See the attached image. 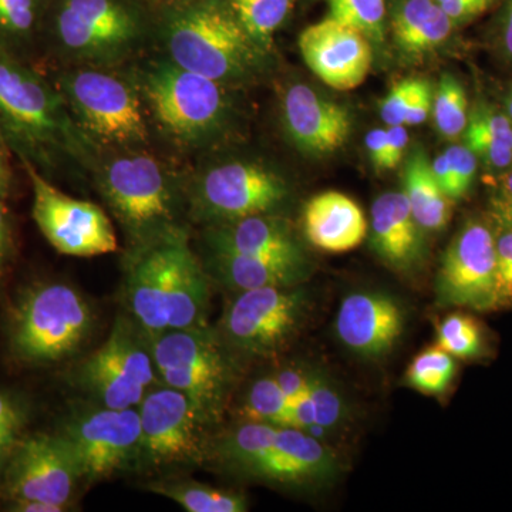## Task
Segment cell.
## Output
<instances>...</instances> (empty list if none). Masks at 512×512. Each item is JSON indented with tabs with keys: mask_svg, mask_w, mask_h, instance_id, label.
Masks as SVG:
<instances>
[{
	"mask_svg": "<svg viewBox=\"0 0 512 512\" xmlns=\"http://www.w3.org/2000/svg\"><path fill=\"white\" fill-rule=\"evenodd\" d=\"M0 136L45 177L92 173L103 151L74 121L55 84L0 46Z\"/></svg>",
	"mask_w": 512,
	"mask_h": 512,
	"instance_id": "6da1fadb",
	"label": "cell"
},
{
	"mask_svg": "<svg viewBox=\"0 0 512 512\" xmlns=\"http://www.w3.org/2000/svg\"><path fill=\"white\" fill-rule=\"evenodd\" d=\"M161 40L171 62L224 86L251 79L266 55L228 0H180L164 15Z\"/></svg>",
	"mask_w": 512,
	"mask_h": 512,
	"instance_id": "7a4b0ae2",
	"label": "cell"
},
{
	"mask_svg": "<svg viewBox=\"0 0 512 512\" xmlns=\"http://www.w3.org/2000/svg\"><path fill=\"white\" fill-rule=\"evenodd\" d=\"M94 180L131 248L185 231L184 191L177 175L144 150L101 154Z\"/></svg>",
	"mask_w": 512,
	"mask_h": 512,
	"instance_id": "3957f363",
	"label": "cell"
},
{
	"mask_svg": "<svg viewBox=\"0 0 512 512\" xmlns=\"http://www.w3.org/2000/svg\"><path fill=\"white\" fill-rule=\"evenodd\" d=\"M148 33L137 0H50L42 39L67 66L116 69L143 49Z\"/></svg>",
	"mask_w": 512,
	"mask_h": 512,
	"instance_id": "277c9868",
	"label": "cell"
},
{
	"mask_svg": "<svg viewBox=\"0 0 512 512\" xmlns=\"http://www.w3.org/2000/svg\"><path fill=\"white\" fill-rule=\"evenodd\" d=\"M53 84L77 126L100 151L150 146L148 111L136 80L111 67L67 66Z\"/></svg>",
	"mask_w": 512,
	"mask_h": 512,
	"instance_id": "5b68a950",
	"label": "cell"
},
{
	"mask_svg": "<svg viewBox=\"0 0 512 512\" xmlns=\"http://www.w3.org/2000/svg\"><path fill=\"white\" fill-rule=\"evenodd\" d=\"M134 80L151 119L175 146L185 150L207 146L227 126L224 84L190 72L168 57L146 64Z\"/></svg>",
	"mask_w": 512,
	"mask_h": 512,
	"instance_id": "8992f818",
	"label": "cell"
},
{
	"mask_svg": "<svg viewBox=\"0 0 512 512\" xmlns=\"http://www.w3.org/2000/svg\"><path fill=\"white\" fill-rule=\"evenodd\" d=\"M94 316L76 289L40 282L20 293L9 319V348L28 365H47L80 349L92 332Z\"/></svg>",
	"mask_w": 512,
	"mask_h": 512,
	"instance_id": "52a82bcc",
	"label": "cell"
},
{
	"mask_svg": "<svg viewBox=\"0 0 512 512\" xmlns=\"http://www.w3.org/2000/svg\"><path fill=\"white\" fill-rule=\"evenodd\" d=\"M288 197V184L271 168L249 161H227L202 171L191 184L187 200L192 214L221 224L272 214Z\"/></svg>",
	"mask_w": 512,
	"mask_h": 512,
	"instance_id": "ba28073f",
	"label": "cell"
},
{
	"mask_svg": "<svg viewBox=\"0 0 512 512\" xmlns=\"http://www.w3.org/2000/svg\"><path fill=\"white\" fill-rule=\"evenodd\" d=\"M143 336V329L130 319H117L106 342L77 369V382L104 407L140 406L156 379L151 348Z\"/></svg>",
	"mask_w": 512,
	"mask_h": 512,
	"instance_id": "9c48e42d",
	"label": "cell"
},
{
	"mask_svg": "<svg viewBox=\"0 0 512 512\" xmlns=\"http://www.w3.org/2000/svg\"><path fill=\"white\" fill-rule=\"evenodd\" d=\"M309 303L308 292L299 285L241 292L222 318L225 339L245 355H274L298 335Z\"/></svg>",
	"mask_w": 512,
	"mask_h": 512,
	"instance_id": "30bf717a",
	"label": "cell"
},
{
	"mask_svg": "<svg viewBox=\"0 0 512 512\" xmlns=\"http://www.w3.org/2000/svg\"><path fill=\"white\" fill-rule=\"evenodd\" d=\"M20 163L32 185L33 220L57 252L89 258L117 251L116 231L103 208L64 194L35 165Z\"/></svg>",
	"mask_w": 512,
	"mask_h": 512,
	"instance_id": "8fae6325",
	"label": "cell"
},
{
	"mask_svg": "<svg viewBox=\"0 0 512 512\" xmlns=\"http://www.w3.org/2000/svg\"><path fill=\"white\" fill-rule=\"evenodd\" d=\"M72 454L80 480H104L137 463L140 414L131 409L87 410L74 414L57 434Z\"/></svg>",
	"mask_w": 512,
	"mask_h": 512,
	"instance_id": "7c38bea8",
	"label": "cell"
},
{
	"mask_svg": "<svg viewBox=\"0 0 512 512\" xmlns=\"http://www.w3.org/2000/svg\"><path fill=\"white\" fill-rule=\"evenodd\" d=\"M137 463L148 467L200 463L205 419L187 394L167 386L141 400Z\"/></svg>",
	"mask_w": 512,
	"mask_h": 512,
	"instance_id": "4fadbf2b",
	"label": "cell"
},
{
	"mask_svg": "<svg viewBox=\"0 0 512 512\" xmlns=\"http://www.w3.org/2000/svg\"><path fill=\"white\" fill-rule=\"evenodd\" d=\"M440 305L491 311L495 306V239L481 222L464 225L447 248L437 275Z\"/></svg>",
	"mask_w": 512,
	"mask_h": 512,
	"instance_id": "5bb4252c",
	"label": "cell"
},
{
	"mask_svg": "<svg viewBox=\"0 0 512 512\" xmlns=\"http://www.w3.org/2000/svg\"><path fill=\"white\" fill-rule=\"evenodd\" d=\"M80 476L57 434H36L16 447L6 470L10 500H36L66 510Z\"/></svg>",
	"mask_w": 512,
	"mask_h": 512,
	"instance_id": "9a60e30c",
	"label": "cell"
},
{
	"mask_svg": "<svg viewBox=\"0 0 512 512\" xmlns=\"http://www.w3.org/2000/svg\"><path fill=\"white\" fill-rule=\"evenodd\" d=\"M298 45L306 66L335 90L356 89L365 82L372 67L370 40L359 30L332 18L303 30Z\"/></svg>",
	"mask_w": 512,
	"mask_h": 512,
	"instance_id": "2e32d148",
	"label": "cell"
},
{
	"mask_svg": "<svg viewBox=\"0 0 512 512\" xmlns=\"http://www.w3.org/2000/svg\"><path fill=\"white\" fill-rule=\"evenodd\" d=\"M281 116L292 143L315 156L338 151L348 143L352 131L349 110L320 96L306 84L296 83L286 89Z\"/></svg>",
	"mask_w": 512,
	"mask_h": 512,
	"instance_id": "e0dca14e",
	"label": "cell"
},
{
	"mask_svg": "<svg viewBox=\"0 0 512 512\" xmlns=\"http://www.w3.org/2000/svg\"><path fill=\"white\" fill-rule=\"evenodd\" d=\"M335 328L350 352L377 359L387 355L402 338L404 311L389 293H350L340 303Z\"/></svg>",
	"mask_w": 512,
	"mask_h": 512,
	"instance_id": "ac0fdd59",
	"label": "cell"
},
{
	"mask_svg": "<svg viewBox=\"0 0 512 512\" xmlns=\"http://www.w3.org/2000/svg\"><path fill=\"white\" fill-rule=\"evenodd\" d=\"M185 231L131 248L126 259V299L137 325L150 339L170 329L167 315L168 272L175 239Z\"/></svg>",
	"mask_w": 512,
	"mask_h": 512,
	"instance_id": "d6986e66",
	"label": "cell"
},
{
	"mask_svg": "<svg viewBox=\"0 0 512 512\" xmlns=\"http://www.w3.org/2000/svg\"><path fill=\"white\" fill-rule=\"evenodd\" d=\"M335 453L311 434L276 426L268 447L249 476L281 484L328 483L338 474Z\"/></svg>",
	"mask_w": 512,
	"mask_h": 512,
	"instance_id": "ffe728a7",
	"label": "cell"
},
{
	"mask_svg": "<svg viewBox=\"0 0 512 512\" xmlns=\"http://www.w3.org/2000/svg\"><path fill=\"white\" fill-rule=\"evenodd\" d=\"M211 254H238L308 265L309 259L288 222L274 214L214 224L207 232Z\"/></svg>",
	"mask_w": 512,
	"mask_h": 512,
	"instance_id": "44dd1931",
	"label": "cell"
},
{
	"mask_svg": "<svg viewBox=\"0 0 512 512\" xmlns=\"http://www.w3.org/2000/svg\"><path fill=\"white\" fill-rule=\"evenodd\" d=\"M372 245L397 271H412L423 261L424 241L404 192H386L372 207Z\"/></svg>",
	"mask_w": 512,
	"mask_h": 512,
	"instance_id": "7402d4cb",
	"label": "cell"
},
{
	"mask_svg": "<svg viewBox=\"0 0 512 512\" xmlns=\"http://www.w3.org/2000/svg\"><path fill=\"white\" fill-rule=\"evenodd\" d=\"M303 232L313 247L340 254L362 244L367 221L362 208L348 195L322 192L305 205Z\"/></svg>",
	"mask_w": 512,
	"mask_h": 512,
	"instance_id": "603a6c76",
	"label": "cell"
},
{
	"mask_svg": "<svg viewBox=\"0 0 512 512\" xmlns=\"http://www.w3.org/2000/svg\"><path fill=\"white\" fill-rule=\"evenodd\" d=\"M210 285L194 255L187 232L174 241L168 272L167 315L170 329L207 328Z\"/></svg>",
	"mask_w": 512,
	"mask_h": 512,
	"instance_id": "cb8c5ba5",
	"label": "cell"
},
{
	"mask_svg": "<svg viewBox=\"0 0 512 512\" xmlns=\"http://www.w3.org/2000/svg\"><path fill=\"white\" fill-rule=\"evenodd\" d=\"M211 271L232 291L298 286L308 279L311 266L238 254H211Z\"/></svg>",
	"mask_w": 512,
	"mask_h": 512,
	"instance_id": "d4e9b609",
	"label": "cell"
},
{
	"mask_svg": "<svg viewBox=\"0 0 512 512\" xmlns=\"http://www.w3.org/2000/svg\"><path fill=\"white\" fill-rule=\"evenodd\" d=\"M394 43L409 56H420L443 45L454 22L436 0H400L392 10Z\"/></svg>",
	"mask_w": 512,
	"mask_h": 512,
	"instance_id": "484cf974",
	"label": "cell"
},
{
	"mask_svg": "<svg viewBox=\"0 0 512 512\" xmlns=\"http://www.w3.org/2000/svg\"><path fill=\"white\" fill-rule=\"evenodd\" d=\"M404 195L417 224L429 231H439L448 222V197L441 191L429 158L423 150H414L404 168Z\"/></svg>",
	"mask_w": 512,
	"mask_h": 512,
	"instance_id": "4316f807",
	"label": "cell"
},
{
	"mask_svg": "<svg viewBox=\"0 0 512 512\" xmlns=\"http://www.w3.org/2000/svg\"><path fill=\"white\" fill-rule=\"evenodd\" d=\"M50 0H0V46L19 59L42 40Z\"/></svg>",
	"mask_w": 512,
	"mask_h": 512,
	"instance_id": "83f0119b",
	"label": "cell"
},
{
	"mask_svg": "<svg viewBox=\"0 0 512 512\" xmlns=\"http://www.w3.org/2000/svg\"><path fill=\"white\" fill-rule=\"evenodd\" d=\"M151 490L165 495L188 512H244L247 500L241 494L218 490L192 481L156 483Z\"/></svg>",
	"mask_w": 512,
	"mask_h": 512,
	"instance_id": "f1b7e54d",
	"label": "cell"
},
{
	"mask_svg": "<svg viewBox=\"0 0 512 512\" xmlns=\"http://www.w3.org/2000/svg\"><path fill=\"white\" fill-rule=\"evenodd\" d=\"M249 37L268 53L295 0H228Z\"/></svg>",
	"mask_w": 512,
	"mask_h": 512,
	"instance_id": "f546056e",
	"label": "cell"
},
{
	"mask_svg": "<svg viewBox=\"0 0 512 512\" xmlns=\"http://www.w3.org/2000/svg\"><path fill=\"white\" fill-rule=\"evenodd\" d=\"M292 402L274 376L262 377L252 384L242 406L248 421L289 427Z\"/></svg>",
	"mask_w": 512,
	"mask_h": 512,
	"instance_id": "4dcf8cb0",
	"label": "cell"
},
{
	"mask_svg": "<svg viewBox=\"0 0 512 512\" xmlns=\"http://www.w3.org/2000/svg\"><path fill=\"white\" fill-rule=\"evenodd\" d=\"M456 373V357L434 346L413 360L407 370V383L421 393L437 396L447 392Z\"/></svg>",
	"mask_w": 512,
	"mask_h": 512,
	"instance_id": "1f68e13d",
	"label": "cell"
},
{
	"mask_svg": "<svg viewBox=\"0 0 512 512\" xmlns=\"http://www.w3.org/2000/svg\"><path fill=\"white\" fill-rule=\"evenodd\" d=\"M468 103L463 86L451 74H443L433 101V116L441 136L460 137L468 124Z\"/></svg>",
	"mask_w": 512,
	"mask_h": 512,
	"instance_id": "d6a6232c",
	"label": "cell"
},
{
	"mask_svg": "<svg viewBox=\"0 0 512 512\" xmlns=\"http://www.w3.org/2000/svg\"><path fill=\"white\" fill-rule=\"evenodd\" d=\"M329 18L362 32L370 42L382 43L386 0H325Z\"/></svg>",
	"mask_w": 512,
	"mask_h": 512,
	"instance_id": "836d02e7",
	"label": "cell"
},
{
	"mask_svg": "<svg viewBox=\"0 0 512 512\" xmlns=\"http://www.w3.org/2000/svg\"><path fill=\"white\" fill-rule=\"evenodd\" d=\"M437 346L456 359H476L483 355L484 335L476 319L453 313L440 323Z\"/></svg>",
	"mask_w": 512,
	"mask_h": 512,
	"instance_id": "e575fe53",
	"label": "cell"
},
{
	"mask_svg": "<svg viewBox=\"0 0 512 512\" xmlns=\"http://www.w3.org/2000/svg\"><path fill=\"white\" fill-rule=\"evenodd\" d=\"M306 399L311 403L315 426L322 429L338 427L346 417V404L342 393L335 384L330 383L328 377L320 372L315 384L308 393Z\"/></svg>",
	"mask_w": 512,
	"mask_h": 512,
	"instance_id": "d590c367",
	"label": "cell"
},
{
	"mask_svg": "<svg viewBox=\"0 0 512 512\" xmlns=\"http://www.w3.org/2000/svg\"><path fill=\"white\" fill-rule=\"evenodd\" d=\"M448 167H450L451 187L448 198L460 200L473 184L477 170L476 154L467 146H451L446 151Z\"/></svg>",
	"mask_w": 512,
	"mask_h": 512,
	"instance_id": "8d00e7d4",
	"label": "cell"
},
{
	"mask_svg": "<svg viewBox=\"0 0 512 512\" xmlns=\"http://www.w3.org/2000/svg\"><path fill=\"white\" fill-rule=\"evenodd\" d=\"M495 306H512V231L495 241Z\"/></svg>",
	"mask_w": 512,
	"mask_h": 512,
	"instance_id": "74e56055",
	"label": "cell"
},
{
	"mask_svg": "<svg viewBox=\"0 0 512 512\" xmlns=\"http://www.w3.org/2000/svg\"><path fill=\"white\" fill-rule=\"evenodd\" d=\"M466 130V134L488 138L512 150V123L503 114L491 110L474 111Z\"/></svg>",
	"mask_w": 512,
	"mask_h": 512,
	"instance_id": "f35d334b",
	"label": "cell"
},
{
	"mask_svg": "<svg viewBox=\"0 0 512 512\" xmlns=\"http://www.w3.org/2000/svg\"><path fill=\"white\" fill-rule=\"evenodd\" d=\"M420 83L421 79H406L394 84L380 107V114L387 126H404L407 111L416 96Z\"/></svg>",
	"mask_w": 512,
	"mask_h": 512,
	"instance_id": "ab89813d",
	"label": "cell"
},
{
	"mask_svg": "<svg viewBox=\"0 0 512 512\" xmlns=\"http://www.w3.org/2000/svg\"><path fill=\"white\" fill-rule=\"evenodd\" d=\"M319 375V369L291 366L284 367V369L279 370L278 373L272 376L275 377L276 382H278L293 404L311 390Z\"/></svg>",
	"mask_w": 512,
	"mask_h": 512,
	"instance_id": "60d3db41",
	"label": "cell"
},
{
	"mask_svg": "<svg viewBox=\"0 0 512 512\" xmlns=\"http://www.w3.org/2000/svg\"><path fill=\"white\" fill-rule=\"evenodd\" d=\"M22 424L18 406L6 394L0 393V456L15 444Z\"/></svg>",
	"mask_w": 512,
	"mask_h": 512,
	"instance_id": "b9f144b4",
	"label": "cell"
},
{
	"mask_svg": "<svg viewBox=\"0 0 512 512\" xmlns=\"http://www.w3.org/2000/svg\"><path fill=\"white\" fill-rule=\"evenodd\" d=\"M491 212L501 227L512 231V173L504 178L498 185L493 200H491Z\"/></svg>",
	"mask_w": 512,
	"mask_h": 512,
	"instance_id": "7bdbcfd3",
	"label": "cell"
},
{
	"mask_svg": "<svg viewBox=\"0 0 512 512\" xmlns=\"http://www.w3.org/2000/svg\"><path fill=\"white\" fill-rule=\"evenodd\" d=\"M431 109H433V90H431L429 82L421 80L416 96L407 111L404 126H419L424 123L429 119Z\"/></svg>",
	"mask_w": 512,
	"mask_h": 512,
	"instance_id": "ee69618b",
	"label": "cell"
},
{
	"mask_svg": "<svg viewBox=\"0 0 512 512\" xmlns=\"http://www.w3.org/2000/svg\"><path fill=\"white\" fill-rule=\"evenodd\" d=\"M454 23L463 22L483 13L493 0H436Z\"/></svg>",
	"mask_w": 512,
	"mask_h": 512,
	"instance_id": "f6af8a7d",
	"label": "cell"
},
{
	"mask_svg": "<svg viewBox=\"0 0 512 512\" xmlns=\"http://www.w3.org/2000/svg\"><path fill=\"white\" fill-rule=\"evenodd\" d=\"M15 238H13V222L6 201H0V275L13 256Z\"/></svg>",
	"mask_w": 512,
	"mask_h": 512,
	"instance_id": "bcb514c9",
	"label": "cell"
},
{
	"mask_svg": "<svg viewBox=\"0 0 512 512\" xmlns=\"http://www.w3.org/2000/svg\"><path fill=\"white\" fill-rule=\"evenodd\" d=\"M407 144H409V133L406 126L387 128V170H392L402 163Z\"/></svg>",
	"mask_w": 512,
	"mask_h": 512,
	"instance_id": "7dc6e473",
	"label": "cell"
},
{
	"mask_svg": "<svg viewBox=\"0 0 512 512\" xmlns=\"http://www.w3.org/2000/svg\"><path fill=\"white\" fill-rule=\"evenodd\" d=\"M370 160L379 170H387V130L375 128L366 136Z\"/></svg>",
	"mask_w": 512,
	"mask_h": 512,
	"instance_id": "c3c4849f",
	"label": "cell"
},
{
	"mask_svg": "<svg viewBox=\"0 0 512 512\" xmlns=\"http://www.w3.org/2000/svg\"><path fill=\"white\" fill-rule=\"evenodd\" d=\"M8 148V144L0 136V201L8 200L12 190V170H10Z\"/></svg>",
	"mask_w": 512,
	"mask_h": 512,
	"instance_id": "681fc988",
	"label": "cell"
},
{
	"mask_svg": "<svg viewBox=\"0 0 512 512\" xmlns=\"http://www.w3.org/2000/svg\"><path fill=\"white\" fill-rule=\"evenodd\" d=\"M431 170H433L434 178H436L441 191L448 197V194H450L451 177L446 154L443 153L440 154L439 157H436V160L431 164ZM448 200H450V198H448Z\"/></svg>",
	"mask_w": 512,
	"mask_h": 512,
	"instance_id": "f907efd6",
	"label": "cell"
},
{
	"mask_svg": "<svg viewBox=\"0 0 512 512\" xmlns=\"http://www.w3.org/2000/svg\"><path fill=\"white\" fill-rule=\"evenodd\" d=\"M9 510L19 512H60L64 511V508L59 507V505L43 503V501L10 500Z\"/></svg>",
	"mask_w": 512,
	"mask_h": 512,
	"instance_id": "816d5d0a",
	"label": "cell"
},
{
	"mask_svg": "<svg viewBox=\"0 0 512 512\" xmlns=\"http://www.w3.org/2000/svg\"><path fill=\"white\" fill-rule=\"evenodd\" d=\"M504 42L505 47H507V52L512 56V3L510 9H508L507 28H505Z\"/></svg>",
	"mask_w": 512,
	"mask_h": 512,
	"instance_id": "f5cc1de1",
	"label": "cell"
},
{
	"mask_svg": "<svg viewBox=\"0 0 512 512\" xmlns=\"http://www.w3.org/2000/svg\"><path fill=\"white\" fill-rule=\"evenodd\" d=\"M508 114H510V120L512 123V94L510 97V101H508Z\"/></svg>",
	"mask_w": 512,
	"mask_h": 512,
	"instance_id": "db71d44e",
	"label": "cell"
},
{
	"mask_svg": "<svg viewBox=\"0 0 512 512\" xmlns=\"http://www.w3.org/2000/svg\"><path fill=\"white\" fill-rule=\"evenodd\" d=\"M0 467H2V456H0Z\"/></svg>",
	"mask_w": 512,
	"mask_h": 512,
	"instance_id": "11a10c76",
	"label": "cell"
}]
</instances>
